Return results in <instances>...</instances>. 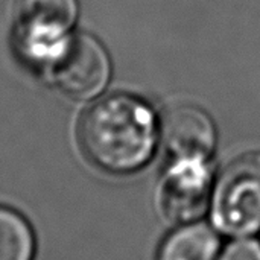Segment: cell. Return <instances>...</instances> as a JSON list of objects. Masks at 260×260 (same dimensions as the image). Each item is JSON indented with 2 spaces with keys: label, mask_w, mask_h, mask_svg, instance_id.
<instances>
[{
  "label": "cell",
  "mask_w": 260,
  "mask_h": 260,
  "mask_svg": "<svg viewBox=\"0 0 260 260\" xmlns=\"http://www.w3.org/2000/svg\"><path fill=\"white\" fill-rule=\"evenodd\" d=\"M160 128L140 99L114 94L96 102L82 117L79 140L85 155L111 174H129L152 157Z\"/></svg>",
  "instance_id": "cell-1"
},
{
  "label": "cell",
  "mask_w": 260,
  "mask_h": 260,
  "mask_svg": "<svg viewBox=\"0 0 260 260\" xmlns=\"http://www.w3.org/2000/svg\"><path fill=\"white\" fill-rule=\"evenodd\" d=\"M212 219L215 227L235 238L260 230V152H248L222 171L213 186Z\"/></svg>",
  "instance_id": "cell-2"
},
{
  "label": "cell",
  "mask_w": 260,
  "mask_h": 260,
  "mask_svg": "<svg viewBox=\"0 0 260 260\" xmlns=\"http://www.w3.org/2000/svg\"><path fill=\"white\" fill-rule=\"evenodd\" d=\"M76 15V0H17V46L24 59L52 69L70 38Z\"/></svg>",
  "instance_id": "cell-3"
},
{
  "label": "cell",
  "mask_w": 260,
  "mask_h": 260,
  "mask_svg": "<svg viewBox=\"0 0 260 260\" xmlns=\"http://www.w3.org/2000/svg\"><path fill=\"white\" fill-rule=\"evenodd\" d=\"M163 174L157 203L166 221L177 225L197 222L210 210L213 178L209 160L172 158Z\"/></svg>",
  "instance_id": "cell-4"
},
{
  "label": "cell",
  "mask_w": 260,
  "mask_h": 260,
  "mask_svg": "<svg viewBox=\"0 0 260 260\" xmlns=\"http://www.w3.org/2000/svg\"><path fill=\"white\" fill-rule=\"evenodd\" d=\"M110 59L104 46L88 34L70 35L64 50L52 66L58 87L76 101L98 96L110 79Z\"/></svg>",
  "instance_id": "cell-5"
},
{
  "label": "cell",
  "mask_w": 260,
  "mask_h": 260,
  "mask_svg": "<svg viewBox=\"0 0 260 260\" xmlns=\"http://www.w3.org/2000/svg\"><path fill=\"white\" fill-rule=\"evenodd\" d=\"M160 139L172 158L209 160L216 146V128L204 110L177 105L165 113Z\"/></svg>",
  "instance_id": "cell-6"
},
{
  "label": "cell",
  "mask_w": 260,
  "mask_h": 260,
  "mask_svg": "<svg viewBox=\"0 0 260 260\" xmlns=\"http://www.w3.org/2000/svg\"><path fill=\"white\" fill-rule=\"evenodd\" d=\"M221 241L218 233L201 222L178 225L163 242L158 260H218Z\"/></svg>",
  "instance_id": "cell-7"
},
{
  "label": "cell",
  "mask_w": 260,
  "mask_h": 260,
  "mask_svg": "<svg viewBox=\"0 0 260 260\" xmlns=\"http://www.w3.org/2000/svg\"><path fill=\"white\" fill-rule=\"evenodd\" d=\"M35 238L29 222L15 210L0 206V260H32Z\"/></svg>",
  "instance_id": "cell-8"
},
{
  "label": "cell",
  "mask_w": 260,
  "mask_h": 260,
  "mask_svg": "<svg viewBox=\"0 0 260 260\" xmlns=\"http://www.w3.org/2000/svg\"><path fill=\"white\" fill-rule=\"evenodd\" d=\"M218 260H260V245L245 238L232 242Z\"/></svg>",
  "instance_id": "cell-9"
}]
</instances>
